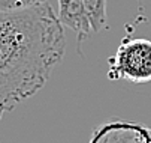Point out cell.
Here are the masks:
<instances>
[{"label":"cell","instance_id":"3","mask_svg":"<svg viewBox=\"0 0 151 143\" xmlns=\"http://www.w3.org/2000/svg\"><path fill=\"white\" fill-rule=\"evenodd\" d=\"M151 130L133 120L109 119L99 125L88 143H150Z\"/></svg>","mask_w":151,"mask_h":143},{"label":"cell","instance_id":"4","mask_svg":"<svg viewBox=\"0 0 151 143\" xmlns=\"http://www.w3.org/2000/svg\"><path fill=\"white\" fill-rule=\"evenodd\" d=\"M58 18L63 26L76 32L79 44L91 32L84 0H58Z\"/></svg>","mask_w":151,"mask_h":143},{"label":"cell","instance_id":"7","mask_svg":"<svg viewBox=\"0 0 151 143\" xmlns=\"http://www.w3.org/2000/svg\"><path fill=\"white\" fill-rule=\"evenodd\" d=\"M150 143H151V140H150Z\"/></svg>","mask_w":151,"mask_h":143},{"label":"cell","instance_id":"5","mask_svg":"<svg viewBox=\"0 0 151 143\" xmlns=\"http://www.w3.org/2000/svg\"><path fill=\"white\" fill-rule=\"evenodd\" d=\"M91 32H99L106 26V0H84Z\"/></svg>","mask_w":151,"mask_h":143},{"label":"cell","instance_id":"2","mask_svg":"<svg viewBox=\"0 0 151 143\" xmlns=\"http://www.w3.org/2000/svg\"><path fill=\"white\" fill-rule=\"evenodd\" d=\"M108 78L138 85L151 81V41L145 38L124 39L115 56L109 59Z\"/></svg>","mask_w":151,"mask_h":143},{"label":"cell","instance_id":"6","mask_svg":"<svg viewBox=\"0 0 151 143\" xmlns=\"http://www.w3.org/2000/svg\"><path fill=\"white\" fill-rule=\"evenodd\" d=\"M47 0H0V11H18L36 6Z\"/></svg>","mask_w":151,"mask_h":143},{"label":"cell","instance_id":"1","mask_svg":"<svg viewBox=\"0 0 151 143\" xmlns=\"http://www.w3.org/2000/svg\"><path fill=\"white\" fill-rule=\"evenodd\" d=\"M64 48L63 24L48 0L0 11V119L47 85Z\"/></svg>","mask_w":151,"mask_h":143}]
</instances>
